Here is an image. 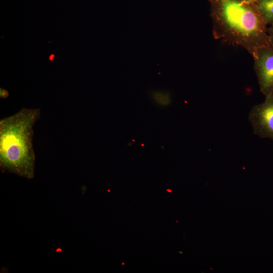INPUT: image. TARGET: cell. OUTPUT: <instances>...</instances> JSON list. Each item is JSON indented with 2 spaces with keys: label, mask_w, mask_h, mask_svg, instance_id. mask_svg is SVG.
<instances>
[{
  "label": "cell",
  "mask_w": 273,
  "mask_h": 273,
  "mask_svg": "<svg viewBox=\"0 0 273 273\" xmlns=\"http://www.w3.org/2000/svg\"><path fill=\"white\" fill-rule=\"evenodd\" d=\"M252 56L260 92L266 96L273 93V48L260 47Z\"/></svg>",
  "instance_id": "cell-3"
},
{
  "label": "cell",
  "mask_w": 273,
  "mask_h": 273,
  "mask_svg": "<svg viewBox=\"0 0 273 273\" xmlns=\"http://www.w3.org/2000/svg\"><path fill=\"white\" fill-rule=\"evenodd\" d=\"M254 2L267 25L273 23V0H254Z\"/></svg>",
  "instance_id": "cell-5"
},
{
  "label": "cell",
  "mask_w": 273,
  "mask_h": 273,
  "mask_svg": "<svg viewBox=\"0 0 273 273\" xmlns=\"http://www.w3.org/2000/svg\"><path fill=\"white\" fill-rule=\"evenodd\" d=\"M40 114L39 108H22L0 120L2 170L29 179L34 177L33 127Z\"/></svg>",
  "instance_id": "cell-2"
},
{
  "label": "cell",
  "mask_w": 273,
  "mask_h": 273,
  "mask_svg": "<svg viewBox=\"0 0 273 273\" xmlns=\"http://www.w3.org/2000/svg\"><path fill=\"white\" fill-rule=\"evenodd\" d=\"M267 34L269 45L273 48V23L267 26Z\"/></svg>",
  "instance_id": "cell-7"
},
{
  "label": "cell",
  "mask_w": 273,
  "mask_h": 273,
  "mask_svg": "<svg viewBox=\"0 0 273 273\" xmlns=\"http://www.w3.org/2000/svg\"><path fill=\"white\" fill-rule=\"evenodd\" d=\"M151 97L157 104L162 106H168L171 102L170 95L168 92L154 91L151 93Z\"/></svg>",
  "instance_id": "cell-6"
},
{
  "label": "cell",
  "mask_w": 273,
  "mask_h": 273,
  "mask_svg": "<svg viewBox=\"0 0 273 273\" xmlns=\"http://www.w3.org/2000/svg\"><path fill=\"white\" fill-rule=\"evenodd\" d=\"M265 97L262 103L252 108L248 118L255 134L273 140V93Z\"/></svg>",
  "instance_id": "cell-4"
},
{
  "label": "cell",
  "mask_w": 273,
  "mask_h": 273,
  "mask_svg": "<svg viewBox=\"0 0 273 273\" xmlns=\"http://www.w3.org/2000/svg\"><path fill=\"white\" fill-rule=\"evenodd\" d=\"M213 37L241 47L251 56L269 45L267 25L254 0H208Z\"/></svg>",
  "instance_id": "cell-1"
},
{
  "label": "cell",
  "mask_w": 273,
  "mask_h": 273,
  "mask_svg": "<svg viewBox=\"0 0 273 273\" xmlns=\"http://www.w3.org/2000/svg\"><path fill=\"white\" fill-rule=\"evenodd\" d=\"M9 96V93L7 90L3 89V88H1V91H0V96H1V98H6L8 97Z\"/></svg>",
  "instance_id": "cell-8"
}]
</instances>
